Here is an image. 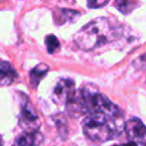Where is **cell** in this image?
I'll use <instances>...</instances> for the list:
<instances>
[{"instance_id": "8", "label": "cell", "mask_w": 146, "mask_h": 146, "mask_svg": "<svg viewBox=\"0 0 146 146\" xmlns=\"http://www.w3.org/2000/svg\"><path fill=\"white\" fill-rule=\"evenodd\" d=\"M43 140V136L39 131L21 133L14 141L13 146H40Z\"/></svg>"}, {"instance_id": "2", "label": "cell", "mask_w": 146, "mask_h": 146, "mask_svg": "<svg viewBox=\"0 0 146 146\" xmlns=\"http://www.w3.org/2000/svg\"><path fill=\"white\" fill-rule=\"evenodd\" d=\"M115 117L99 112H92L83 120L84 135L95 141H107L120 135V125Z\"/></svg>"}, {"instance_id": "3", "label": "cell", "mask_w": 146, "mask_h": 146, "mask_svg": "<svg viewBox=\"0 0 146 146\" xmlns=\"http://www.w3.org/2000/svg\"><path fill=\"white\" fill-rule=\"evenodd\" d=\"M97 94V90L91 86H83L79 90H75L68 103L67 112L71 115L79 116L82 114H89L92 108L94 97Z\"/></svg>"}, {"instance_id": "4", "label": "cell", "mask_w": 146, "mask_h": 146, "mask_svg": "<svg viewBox=\"0 0 146 146\" xmlns=\"http://www.w3.org/2000/svg\"><path fill=\"white\" fill-rule=\"evenodd\" d=\"M18 123L19 127L26 132L38 131L40 127V120L38 113L33 107L32 103L29 100V98L24 97V102L21 105V111L18 114Z\"/></svg>"}, {"instance_id": "5", "label": "cell", "mask_w": 146, "mask_h": 146, "mask_svg": "<svg viewBox=\"0 0 146 146\" xmlns=\"http://www.w3.org/2000/svg\"><path fill=\"white\" fill-rule=\"evenodd\" d=\"M74 81L71 79H59L55 84L51 99L58 105H66L74 94Z\"/></svg>"}, {"instance_id": "11", "label": "cell", "mask_w": 146, "mask_h": 146, "mask_svg": "<svg viewBox=\"0 0 146 146\" xmlns=\"http://www.w3.org/2000/svg\"><path fill=\"white\" fill-rule=\"evenodd\" d=\"M49 67L46 64H39L36 65L31 72H30V81L33 88L38 87V84L40 83V81L44 78V75L47 74Z\"/></svg>"}, {"instance_id": "15", "label": "cell", "mask_w": 146, "mask_h": 146, "mask_svg": "<svg viewBox=\"0 0 146 146\" xmlns=\"http://www.w3.org/2000/svg\"><path fill=\"white\" fill-rule=\"evenodd\" d=\"M123 146H138V144H136V143H133V141H130V143H128V144H125V145H123Z\"/></svg>"}, {"instance_id": "13", "label": "cell", "mask_w": 146, "mask_h": 146, "mask_svg": "<svg viewBox=\"0 0 146 146\" xmlns=\"http://www.w3.org/2000/svg\"><path fill=\"white\" fill-rule=\"evenodd\" d=\"M46 46H47V50L49 54H54L55 51H57L59 49V41L55 35H48L46 38Z\"/></svg>"}, {"instance_id": "12", "label": "cell", "mask_w": 146, "mask_h": 146, "mask_svg": "<svg viewBox=\"0 0 146 146\" xmlns=\"http://www.w3.org/2000/svg\"><path fill=\"white\" fill-rule=\"evenodd\" d=\"M114 6L119 11L127 15L138 7V1L137 0H115Z\"/></svg>"}, {"instance_id": "6", "label": "cell", "mask_w": 146, "mask_h": 146, "mask_svg": "<svg viewBox=\"0 0 146 146\" xmlns=\"http://www.w3.org/2000/svg\"><path fill=\"white\" fill-rule=\"evenodd\" d=\"M124 131L130 141L146 146V127L137 117L128 120L124 124Z\"/></svg>"}, {"instance_id": "1", "label": "cell", "mask_w": 146, "mask_h": 146, "mask_svg": "<svg viewBox=\"0 0 146 146\" xmlns=\"http://www.w3.org/2000/svg\"><path fill=\"white\" fill-rule=\"evenodd\" d=\"M119 35V29L108 18L98 17L80 29L73 40L80 49L88 51L114 41Z\"/></svg>"}, {"instance_id": "10", "label": "cell", "mask_w": 146, "mask_h": 146, "mask_svg": "<svg viewBox=\"0 0 146 146\" xmlns=\"http://www.w3.org/2000/svg\"><path fill=\"white\" fill-rule=\"evenodd\" d=\"M54 17L56 19V23L58 25H60V24L76 21L80 17V13L75 11V10H70V9H59L56 11Z\"/></svg>"}, {"instance_id": "9", "label": "cell", "mask_w": 146, "mask_h": 146, "mask_svg": "<svg viewBox=\"0 0 146 146\" xmlns=\"http://www.w3.org/2000/svg\"><path fill=\"white\" fill-rule=\"evenodd\" d=\"M17 78V73L14 67L5 60H0V87H7L11 84Z\"/></svg>"}, {"instance_id": "14", "label": "cell", "mask_w": 146, "mask_h": 146, "mask_svg": "<svg viewBox=\"0 0 146 146\" xmlns=\"http://www.w3.org/2000/svg\"><path fill=\"white\" fill-rule=\"evenodd\" d=\"M110 0H87L89 8H100L104 7Z\"/></svg>"}, {"instance_id": "16", "label": "cell", "mask_w": 146, "mask_h": 146, "mask_svg": "<svg viewBox=\"0 0 146 146\" xmlns=\"http://www.w3.org/2000/svg\"><path fill=\"white\" fill-rule=\"evenodd\" d=\"M0 146H2V145H1V141H0Z\"/></svg>"}, {"instance_id": "7", "label": "cell", "mask_w": 146, "mask_h": 146, "mask_svg": "<svg viewBox=\"0 0 146 146\" xmlns=\"http://www.w3.org/2000/svg\"><path fill=\"white\" fill-rule=\"evenodd\" d=\"M92 112H99V113L106 114V115L115 117V119H120L122 116L121 110L114 103H112L106 96H104L102 94H98V92L94 97L92 108H91L90 113H92Z\"/></svg>"}]
</instances>
